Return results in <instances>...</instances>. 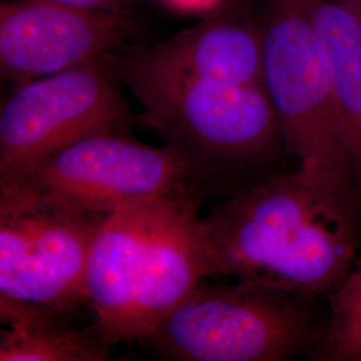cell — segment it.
I'll use <instances>...</instances> for the list:
<instances>
[{"mask_svg":"<svg viewBox=\"0 0 361 361\" xmlns=\"http://www.w3.org/2000/svg\"><path fill=\"white\" fill-rule=\"evenodd\" d=\"M0 360L104 361L109 349L97 324L79 329L37 304L0 296Z\"/></svg>","mask_w":361,"mask_h":361,"instance_id":"obj_12","label":"cell"},{"mask_svg":"<svg viewBox=\"0 0 361 361\" xmlns=\"http://www.w3.org/2000/svg\"><path fill=\"white\" fill-rule=\"evenodd\" d=\"M119 83L113 56L16 85L0 110V176L95 135L128 134L138 116Z\"/></svg>","mask_w":361,"mask_h":361,"instance_id":"obj_7","label":"cell"},{"mask_svg":"<svg viewBox=\"0 0 361 361\" xmlns=\"http://www.w3.org/2000/svg\"><path fill=\"white\" fill-rule=\"evenodd\" d=\"M193 190L165 194L107 214L91 245L86 300L111 348L146 341L212 264Z\"/></svg>","mask_w":361,"mask_h":361,"instance_id":"obj_2","label":"cell"},{"mask_svg":"<svg viewBox=\"0 0 361 361\" xmlns=\"http://www.w3.org/2000/svg\"><path fill=\"white\" fill-rule=\"evenodd\" d=\"M164 1L169 6L182 11H197V10H209L219 0H164Z\"/></svg>","mask_w":361,"mask_h":361,"instance_id":"obj_15","label":"cell"},{"mask_svg":"<svg viewBox=\"0 0 361 361\" xmlns=\"http://www.w3.org/2000/svg\"><path fill=\"white\" fill-rule=\"evenodd\" d=\"M334 1L340 4V6H343L350 13L357 15L361 19V0H334Z\"/></svg>","mask_w":361,"mask_h":361,"instance_id":"obj_16","label":"cell"},{"mask_svg":"<svg viewBox=\"0 0 361 361\" xmlns=\"http://www.w3.org/2000/svg\"><path fill=\"white\" fill-rule=\"evenodd\" d=\"M0 177L26 180L99 214L165 194L197 190V176L189 159L166 145L153 147L125 133L91 137Z\"/></svg>","mask_w":361,"mask_h":361,"instance_id":"obj_8","label":"cell"},{"mask_svg":"<svg viewBox=\"0 0 361 361\" xmlns=\"http://www.w3.org/2000/svg\"><path fill=\"white\" fill-rule=\"evenodd\" d=\"M314 300L253 281L204 280L146 341L166 360H290L310 355L322 332Z\"/></svg>","mask_w":361,"mask_h":361,"instance_id":"obj_4","label":"cell"},{"mask_svg":"<svg viewBox=\"0 0 361 361\" xmlns=\"http://www.w3.org/2000/svg\"><path fill=\"white\" fill-rule=\"evenodd\" d=\"M301 13L319 39L361 202V19L334 0H276Z\"/></svg>","mask_w":361,"mask_h":361,"instance_id":"obj_11","label":"cell"},{"mask_svg":"<svg viewBox=\"0 0 361 361\" xmlns=\"http://www.w3.org/2000/svg\"><path fill=\"white\" fill-rule=\"evenodd\" d=\"M137 65L237 83H264L262 28L219 0L194 26L152 46L121 49Z\"/></svg>","mask_w":361,"mask_h":361,"instance_id":"obj_10","label":"cell"},{"mask_svg":"<svg viewBox=\"0 0 361 361\" xmlns=\"http://www.w3.org/2000/svg\"><path fill=\"white\" fill-rule=\"evenodd\" d=\"M310 356L313 360H361V261L329 293V313Z\"/></svg>","mask_w":361,"mask_h":361,"instance_id":"obj_13","label":"cell"},{"mask_svg":"<svg viewBox=\"0 0 361 361\" xmlns=\"http://www.w3.org/2000/svg\"><path fill=\"white\" fill-rule=\"evenodd\" d=\"M264 83L285 147L308 188L357 202L348 145L323 47L307 19L269 0L262 25Z\"/></svg>","mask_w":361,"mask_h":361,"instance_id":"obj_5","label":"cell"},{"mask_svg":"<svg viewBox=\"0 0 361 361\" xmlns=\"http://www.w3.org/2000/svg\"><path fill=\"white\" fill-rule=\"evenodd\" d=\"M356 202L293 174L237 188L201 219L212 277H234L310 298L331 293L355 265Z\"/></svg>","mask_w":361,"mask_h":361,"instance_id":"obj_1","label":"cell"},{"mask_svg":"<svg viewBox=\"0 0 361 361\" xmlns=\"http://www.w3.org/2000/svg\"><path fill=\"white\" fill-rule=\"evenodd\" d=\"M106 216L0 177V296L73 319L87 307V259Z\"/></svg>","mask_w":361,"mask_h":361,"instance_id":"obj_6","label":"cell"},{"mask_svg":"<svg viewBox=\"0 0 361 361\" xmlns=\"http://www.w3.org/2000/svg\"><path fill=\"white\" fill-rule=\"evenodd\" d=\"M114 68L142 107L138 122L192 162L200 180L271 161L284 145L265 83H237L137 65Z\"/></svg>","mask_w":361,"mask_h":361,"instance_id":"obj_3","label":"cell"},{"mask_svg":"<svg viewBox=\"0 0 361 361\" xmlns=\"http://www.w3.org/2000/svg\"><path fill=\"white\" fill-rule=\"evenodd\" d=\"M131 31L126 13L46 0L0 6V77L13 86L116 56Z\"/></svg>","mask_w":361,"mask_h":361,"instance_id":"obj_9","label":"cell"},{"mask_svg":"<svg viewBox=\"0 0 361 361\" xmlns=\"http://www.w3.org/2000/svg\"><path fill=\"white\" fill-rule=\"evenodd\" d=\"M58 4H65L78 8L113 11V13H128L131 0H46Z\"/></svg>","mask_w":361,"mask_h":361,"instance_id":"obj_14","label":"cell"}]
</instances>
